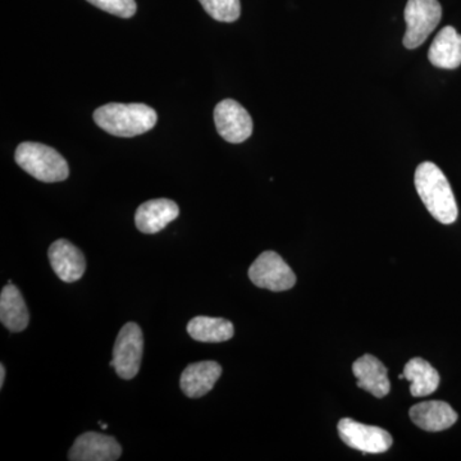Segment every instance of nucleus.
Returning <instances> with one entry per match:
<instances>
[{
	"label": "nucleus",
	"mask_w": 461,
	"mask_h": 461,
	"mask_svg": "<svg viewBox=\"0 0 461 461\" xmlns=\"http://www.w3.org/2000/svg\"><path fill=\"white\" fill-rule=\"evenodd\" d=\"M190 338L199 342L217 344L229 341L235 335V329L230 321L223 318L195 317L187 324Z\"/></svg>",
	"instance_id": "nucleus-17"
},
{
	"label": "nucleus",
	"mask_w": 461,
	"mask_h": 461,
	"mask_svg": "<svg viewBox=\"0 0 461 461\" xmlns=\"http://www.w3.org/2000/svg\"><path fill=\"white\" fill-rule=\"evenodd\" d=\"M406 32L403 47L415 50L420 47L435 32L442 17V8L438 0H408L405 11Z\"/></svg>",
	"instance_id": "nucleus-4"
},
{
	"label": "nucleus",
	"mask_w": 461,
	"mask_h": 461,
	"mask_svg": "<svg viewBox=\"0 0 461 461\" xmlns=\"http://www.w3.org/2000/svg\"><path fill=\"white\" fill-rule=\"evenodd\" d=\"M100 426H102V429H107V424L102 423V421H100Z\"/></svg>",
	"instance_id": "nucleus-22"
},
{
	"label": "nucleus",
	"mask_w": 461,
	"mask_h": 461,
	"mask_svg": "<svg viewBox=\"0 0 461 461\" xmlns=\"http://www.w3.org/2000/svg\"><path fill=\"white\" fill-rule=\"evenodd\" d=\"M206 14L220 23H235L241 14L240 0H199Z\"/></svg>",
	"instance_id": "nucleus-19"
},
{
	"label": "nucleus",
	"mask_w": 461,
	"mask_h": 461,
	"mask_svg": "<svg viewBox=\"0 0 461 461\" xmlns=\"http://www.w3.org/2000/svg\"><path fill=\"white\" fill-rule=\"evenodd\" d=\"M339 438L348 447L364 454H384L393 446V437L386 429L375 426H366L359 421L344 418L339 421Z\"/></svg>",
	"instance_id": "nucleus-7"
},
{
	"label": "nucleus",
	"mask_w": 461,
	"mask_h": 461,
	"mask_svg": "<svg viewBox=\"0 0 461 461\" xmlns=\"http://www.w3.org/2000/svg\"><path fill=\"white\" fill-rule=\"evenodd\" d=\"M222 375V366L217 362L193 363L182 372L181 390L190 399H199L213 390L214 384Z\"/></svg>",
	"instance_id": "nucleus-12"
},
{
	"label": "nucleus",
	"mask_w": 461,
	"mask_h": 461,
	"mask_svg": "<svg viewBox=\"0 0 461 461\" xmlns=\"http://www.w3.org/2000/svg\"><path fill=\"white\" fill-rule=\"evenodd\" d=\"M217 131L230 144H241L253 133V120L247 109L233 99H224L214 109Z\"/></svg>",
	"instance_id": "nucleus-8"
},
{
	"label": "nucleus",
	"mask_w": 461,
	"mask_h": 461,
	"mask_svg": "<svg viewBox=\"0 0 461 461\" xmlns=\"http://www.w3.org/2000/svg\"><path fill=\"white\" fill-rule=\"evenodd\" d=\"M157 120V112L141 103H109L94 112V121L100 129L118 138H133L150 131Z\"/></svg>",
	"instance_id": "nucleus-2"
},
{
	"label": "nucleus",
	"mask_w": 461,
	"mask_h": 461,
	"mask_svg": "<svg viewBox=\"0 0 461 461\" xmlns=\"http://www.w3.org/2000/svg\"><path fill=\"white\" fill-rule=\"evenodd\" d=\"M415 189L427 211L442 224L457 220L459 209L456 199L444 172L435 163L424 162L417 167L414 176Z\"/></svg>",
	"instance_id": "nucleus-1"
},
{
	"label": "nucleus",
	"mask_w": 461,
	"mask_h": 461,
	"mask_svg": "<svg viewBox=\"0 0 461 461\" xmlns=\"http://www.w3.org/2000/svg\"><path fill=\"white\" fill-rule=\"evenodd\" d=\"M429 59L438 68L455 69L461 65V35L453 26L441 30L430 45Z\"/></svg>",
	"instance_id": "nucleus-15"
},
{
	"label": "nucleus",
	"mask_w": 461,
	"mask_h": 461,
	"mask_svg": "<svg viewBox=\"0 0 461 461\" xmlns=\"http://www.w3.org/2000/svg\"><path fill=\"white\" fill-rule=\"evenodd\" d=\"M5 364L0 366V388L5 386Z\"/></svg>",
	"instance_id": "nucleus-21"
},
{
	"label": "nucleus",
	"mask_w": 461,
	"mask_h": 461,
	"mask_svg": "<svg viewBox=\"0 0 461 461\" xmlns=\"http://www.w3.org/2000/svg\"><path fill=\"white\" fill-rule=\"evenodd\" d=\"M403 377L411 382V393L414 397L432 395L439 386L438 372L421 357H414L406 363Z\"/></svg>",
	"instance_id": "nucleus-18"
},
{
	"label": "nucleus",
	"mask_w": 461,
	"mask_h": 461,
	"mask_svg": "<svg viewBox=\"0 0 461 461\" xmlns=\"http://www.w3.org/2000/svg\"><path fill=\"white\" fill-rule=\"evenodd\" d=\"M102 11L121 18H131L136 14L135 0H87Z\"/></svg>",
	"instance_id": "nucleus-20"
},
{
	"label": "nucleus",
	"mask_w": 461,
	"mask_h": 461,
	"mask_svg": "<svg viewBox=\"0 0 461 461\" xmlns=\"http://www.w3.org/2000/svg\"><path fill=\"white\" fill-rule=\"evenodd\" d=\"M142 354H144L142 330L139 324L129 321L121 329L115 339L111 366H113L118 377L135 378L140 371Z\"/></svg>",
	"instance_id": "nucleus-5"
},
{
	"label": "nucleus",
	"mask_w": 461,
	"mask_h": 461,
	"mask_svg": "<svg viewBox=\"0 0 461 461\" xmlns=\"http://www.w3.org/2000/svg\"><path fill=\"white\" fill-rule=\"evenodd\" d=\"M180 215V208L173 200L153 199L139 206L135 223L139 230L148 235L160 232Z\"/></svg>",
	"instance_id": "nucleus-11"
},
{
	"label": "nucleus",
	"mask_w": 461,
	"mask_h": 461,
	"mask_svg": "<svg viewBox=\"0 0 461 461\" xmlns=\"http://www.w3.org/2000/svg\"><path fill=\"white\" fill-rule=\"evenodd\" d=\"M122 455V447L114 437L98 432H86L75 439L68 453L71 461H115Z\"/></svg>",
	"instance_id": "nucleus-9"
},
{
	"label": "nucleus",
	"mask_w": 461,
	"mask_h": 461,
	"mask_svg": "<svg viewBox=\"0 0 461 461\" xmlns=\"http://www.w3.org/2000/svg\"><path fill=\"white\" fill-rule=\"evenodd\" d=\"M48 257L54 273L60 281L67 284L81 280L86 271V259L83 251L68 240L60 239L54 241L48 251Z\"/></svg>",
	"instance_id": "nucleus-10"
},
{
	"label": "nucleus",
	"mask_w": 461,
	"mask_h": 461,
	"mask_svg": "<svg viewBox=\"0 0 461 461\" xmlns=\"http://www.w3.org/2000/svg\"><path fill=\"white\" fill-rule=\"evenodd\" d=\"M353 373L357 379V386L382 399L390 393L391 384L387 368L381 360L373 355L366 354L353 364Z\"/></svg>",
	"instance_id": "nucleus-13"
},
{
	"label": "nucleus",
	"mask_w": 461,
	"mask_h": 461,
	"mask_svg": "<svg viewBox=\"0 0 461 461\" xmlns=\"http://www.w3.org/2000/svg\"><path fill=\"white\" fill-rule=\"evenodd\" d=\"M412 423L427 432H441L451 429L457 421V412L444 402H426L412 406L411 411Z\"/></svg>",
	"instance_id": "nucleus-14"
},
{
	"label": "nucleus",
	"mask_w": 461,
	"mask_h": 461,
	"mask_svg": "<svg viewBox=\"0 0 461 461\" xmlns=\"http://www.w3.org/2000/svg\"><path fill=\"white\" fill-rule=\"evenodd\" d=\"M0 321L11 332H23L29 326L30 314L23 294L8 284L0 294Z\"/></svg>",
	"instance_id": "nucleus-16"
},
{
	"label": "nucleus",
	"mask_w": 461,
	"mask_h": 461,
	"mask_svg": "<svg viewBox=\"0 0 461 461\" xmlns=\"http://www.w3.org/2000/svg\"><path fill=\"white\" fill-rule=\"evenodd\" d=\"M17 165L33 178L47 184L65 181L69 168L65 158L56 149L39 142H23L14 154Z\"/></svg>",
	"instance_id": "nucleus-3"
},
{
	"label": "nucleus",
	"mask_w": 461,
	"mask_h": 461,
	"mask_svg": "<svg viewBox=\"0 0 461 461\" xmlns=\"http://www.w3.org/2000/svg\"><path fill=\"white\" fill-rule=\"evenodd\" d=\"M249 278L257 287L273 293L287 291L296 285V276L276 251H264L249 268Z\"/></svg>",
	"instance_id": "nucleus-6"
}]
</instances>
